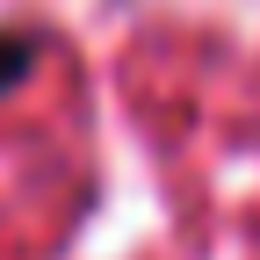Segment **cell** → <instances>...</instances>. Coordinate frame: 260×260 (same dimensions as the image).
Masks as SVG:
<instances>
[{
    "instance_id": "cell-1",
    "label": "cell",
    "mask_w": 260,
    "mask_h": 260,
    "mask_svg": "<svg viewBox=\"0 0 260 260\" xmlns=\"http://www.w3.org/2000/svg\"><path fill=\"white\" fill-rule=\"evenodd\" d=\"M37 58H44V37H37V29H0V94L22 87Z\"/></svg>"
}]
</instances>
